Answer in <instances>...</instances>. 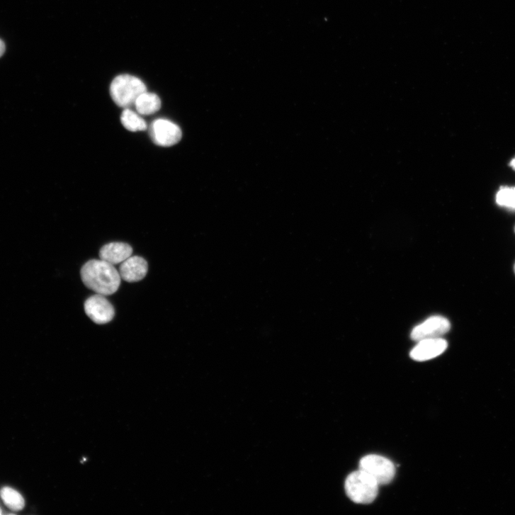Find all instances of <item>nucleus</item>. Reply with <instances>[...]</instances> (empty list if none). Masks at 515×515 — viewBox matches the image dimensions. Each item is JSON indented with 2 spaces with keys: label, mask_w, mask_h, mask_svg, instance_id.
Returning a JSON list of instances; mask_svg holds the SVG:
<instances>
[{
  "label": "nucleus",
  "mask_w": 515,
  "mask_h": 515,
  "mask_svg": "<svg viewBox=\"0 0 515 515\" xmlns=\"http://www.w3.org/2000/svg\"><path fill=\"white\" fill-rule=\"evenodd\" d=\"M81 274L86 287L103 296L112 295L120 285L119 271L113 264L101 259L88 261Z\"/></svg>",
  "instance_id": "1"
},
{
  "label": "nucleus",
  "mask_w": 515,
  "mask_h": 515,
  "mask_svg": "<svg viewBox=\"0 0 515 515\" xmlns=\"http://www.w3.org/2000/svg\"><path fill=\"white\" fill-rule=\"evenodd\" d=\"M349 498L357 504H370L378 495L379 484L369 475L359 470L350 474L345 482Z\"/></svg>",
  "instance_id": "2"
},
{
  "label": "nucleus",
  "mask_w": 515,
  "mask_h": 515,
  "mask_svg": "<svg viewBox=\"0 0 515 515\" xmlns=\"http://www.w3.org/2000/svg\"><path fill=\"white\" fill-rule=\"evenodd\" d=\"M146 91L143 82L130 75L117 77L110 88L112 99L117 106L123 108L133 106L137 98Z\"/></svg>",
  "instance_id": "3"
},
{
  "label": "nucleus",
  "mask_w": 515,
  "mask_h": 515,
  "mask_svg": "<svg viewBox=\"0 0 515 515\" xmlns=\"http://www.w3.org/2000/svg\"><path fill=\"white\" fill-rule=\"evenodd\" d=\"M359 470L371 476L379 485L390 483L396 473L395 467L390 460L376 455L363 458Z\"/></svg>",
  "instance_id": "4"
},
{
  "label": "nucleus",
  "mask_w": 515,
  "mask_h": 515,
  "mask_svg": "<svg viewBox=\"0 0 515 515\" xmlns=\"http://www.w3.org/2000/svg\"><path fill=\"white\" fill-rule=\"evenodd\" d=\"M150 135L155 144L162 147H171L180 142L182 130L174 123L161 118L152 123Z\"/></svg>",
  "instance_id": "5"
},
{
  "label": "nucleus",
  "mask_w": 515,
  "mask_h": 515,
  "mask_svg": "<svg viewBox=\"0 0 515 515\" xmlns=\"http://www.w3.org/2000/svg\"><path fill=\"white\" fill-rule=\"evenodd\" d=\"M451 328V324L448 319L434 316L414 327L411 333V337L417 342L424 339L441 338L446 334Z\"/></svg>",
  "instance_id": "6"
},
{
  "label": "nucleus",
  "mask_w": 515,
  "mask_h": 515,
  "mask_svg": "<svg viewBox=\"0 0 515 515\" xmlns=\"http://www.w3.org/2000/svg\"><path fill=\"white\" fill-rule=\"evenodd\" d=\"M85 312L89 317L98 324H106L113 320L115 310L106 296L97 293L85 303Z\"/></svg>",
  "instance_id": "7"
},
{
  "label": "nucleus",
  "mask_w": 515,
  "mask_h": 515,
  "mask_svg": "<svg viewBox=\"0 0 515 515\" xmlns=\"http://www.w3.org/2000/svg\"><path fill=\"white\" fill-rule=\"evenodd\" d=\"M448 346L447 341L441 338L421 340L412 349L410 356L418 361L430 360L444 353Z\"/></svg>",
  "instance_id": "8"
},
{
  "label": "nucleus",
  "mask_w": 515,
  "mask_h": 515,
  "mask_svg": "<svg viewBox=\"0 0 515 515\" xmlns=\"http://www.w3.org/2000/svg\"><path fill=\"white\" fill-rule=\"evenodd\" d=\"M148 263L142 257L130 256L121 263L119 268L120 278L133 283L142 280L148 273Z\"/></svg>",
  "instance_id": "9"
},
{
  "label": "nucleus",
  "mask_w": 515,
  "mask_h": 515,
  "mask_svg": "<svg viewBox=\"0 0 515 515\" xmlns=\"http://www.w3.org/2000/svg\"><path fill=\"white\" fill-rule=\"evenodd\" d=\"M132 247L125 243L114 242L105 245L100 251V258L111 264L123 263L131 256Z\"/></svg>",
  "instance_id": "10"
},
{
  "label": "nucleus",
  "mask_w": 515,
  "mask_h": 515,
  "mask_svg": "<svg viewBox=\"0 0 515 515\" xmlns=\"http://www.w3.org/2000/svg\"><path fill=\"white\" fill-rule=\"evenodd\" d=\"M134 106L138 114L149 115L160 111L162 101L157 94L146 91L137 98Z\"/></svg>",
  "instance_id": "11"
},
{
  "label": "nucleus",
  "mask_w": 515,
  "mask_h": 515,
  "mask_svg": "<svg viewBox=\"0 0 515 515\" xmlns=\"http://www.w3.org/2000/svg\"><path fill=\"white\" fill-rule=\"evenodd\" d=\"M120 120L124 128L131 132L143 131L148 128L145 120L129 108L123 111Z\"/></svg>",
  "instance_id": "12"
},
{
  "label": "nucleus",
  "mask_w": 515,
  "mask_h": 515,
  "mask_svg": "<svg viewBox=\"0 0 515 515\" xmlns=\"http://www.w3.org/2000/svg\"><path fill=\"white\" fill-rule=\"evenodd\" d=\"M1 497L6 505L13 511L22 510L25 506L23 497L16 489L6 487L2 489Z\"/></svg>",
  "instance_id": "13"
},
{
  "label": "nucleus",
  "mask_w": 515,
  "mask_h": 515,
  "mask_svg": "<svg viewBox=\"0 0 515 515\" xmlns=\"http://www.w3.org/2000/svg\"><path fill=\"white\" fill-rule=\"evenodd\" d=\"M498 205L515 210V188L504 187L496 196Z\"/></svg>",
  "instance_id": "14"
},
{
  "label": "nucleus",
  "mask_w": 515,
  "mask_h": 515,
  "mask_svg": "<svg viewBox=\"0 0 515 515\" xmlns=\"http://www.w3.org/2000/svg\"><path fill=\"white\" fill-rule=\"evenodd\" d=\"M6 52V45L4 42L0 40V57H1Z\"/></svg>",
  "instance_id": "15"
},
{
  "label": "nucleus",
  "mask_w": 515,
  "mask_h": 515,
  "mask_svg": "<svg viewBox=\"0 0 515 515\" xmlns=\"http://www.w3.org/2000/svg\"><path fill=\"white\" fill-rule=\"evenodd\" d=\"M510 166H511V168H512V169H513L514 170H515V158H514V159H512V160H511V163H510Z\"/></svg>",
  "instance_id": "16"
},
{
  "label": "nucleus",
  "mask_w": 515,
  "mask_h": 515,
  "mask_svg": "<svg viewBox=\"0 0 515 515\" xmlns=\"http://www.w3.org/2000/svg\"><path fill=\"white\" fill-rule=\"evenodd\" d=\"M2 514V511H1V509H0V514Z\"/></svg>",
  "instance_id": "17"
},
{
  "label": "nucleus",
  "mask_w": 515,
  "mask_h": 515,
  "mask_svg": "<svg viewBox=\"0 0 515 515\" xmlns=\"http://www.w3.org/2000/svg\"><path fill=\"white\" fill-rule=\"evenodd\" d=\"M514 273H515V265H514Z\"/></svg>",
  "instance_id": "18"
}]
</instances>
